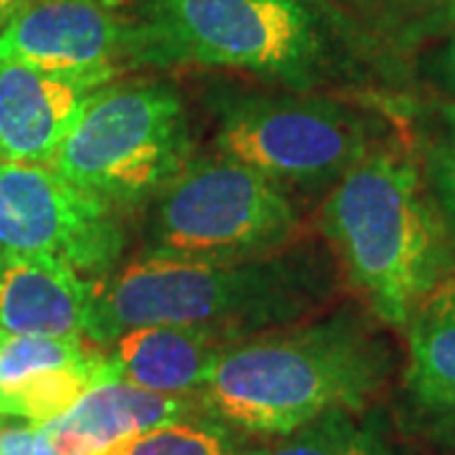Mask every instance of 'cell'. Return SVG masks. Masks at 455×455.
I'll return each mask as SVG.
<instances>
[{
    "mask_svg": "<svg viewBox=\"0 0 455 455\" xmlns=\"http://www.w3.org/2000/svg\"><path fill=\"white\" fill-rule=\"evenodd\" d=\"M390 349L352 311L230 341L197 392L205 415L245 435L283 438L334 410H367Z\"/></svg>",
    "mask_w": 455,
    "mask_h": 455,
    "instance_id": "cell-1",
    "label": "cell"
},
{
    "mask_svg": "<svg viewBox=\"0 0 455 455\" xmlns=\"http://www.w3.org/2000/svg\"><path fill=\"white\" fill-rule=\"evenodd\" d=\"M331 268L316 251L286 248L248 260L152 253L99 283L94 344L137 326H196L238 341L299 322L331 296Z\"/></svg>",
    "mask_w": 455,
    "mask_h": 455,
    "instance_id": "cell-2",
    "label": "cell"
},
{
    "mask_svg": "<svg viewBox=\"0 0 455 455\" xmlns=\"http://www.w3.org/2000/svg\"><path fill=\"white\" fill-rule=\"evenodd\" d=\"M322 228L370 311L395 329H405L425 296L455 274L438 200L400 147H372L331 188Z\"/></svg>",
    "mask_w": 455,
    "mask_h": 455,
    "instance_id": "cell-3",
    "label": "cell"
},
{
    "mask_svg": "<svg viewBox=\"0 0 455 455\" xmlns=\"http://www.w3.org/2000/svg\"><path fill=\"white\" fill-rule=\"evenodd\" d=\"M137 64L238 68L293 89L322 79L326 49L307 0H147Z\"/></svg>",
    "mask_w": 455,
    "mask_h": 455,
    "instance_id": "cell-4",
    "label": "cell"
},
{
    "mask_svg": "<svg viewBox=\"0 0 455 455\" xmlns=\"http://www.w3.org/2000/svg\"><path fill=\"white\" fill-rule=\"evenodd\" d=\"M190 160V119L178 89L147 79L92 92L51 167L119 211L152 200Z\"/></svg>",
    "mask_w": 455,
    "mask_h": 455,
    "instance_id": "cell-5",
    "label": "cell"
},
{
    "mask_svg": "<svg viewBox=\"0 0 455 455\" xmlns=\"http://www.w3.org/2000/svg\"><path fill=\"white\" fill-rule=\"evenodd\" d=\"M301 218L276 182L226 155L190 160L155 196L152 253L248 260L291 248Z\"/></svg>",
    "mask_w": 455,
    "mask_h": 455,
    "instance_id": "cell-6",
    "label": "cell"
},
{
    "mask_svg": "<svg viewBox=\"0 0 455 455\" xmlns=\"http://www.w3.org/2000/svg\"><path fill=\"white\" fill-rule=\"evenodd\" d=\"M215 142L278 188H334L374 147L367 122L339 101L266 94L223 99Z\"/></svg>",
    "mask_w": 455,
    "mask_h": 455,
    "instance_id": "cell-7",
    "label": "cell"
},
{
    "mask_svg": "<svg viewBox=\"0 0 455 455\" xmlns=\"http://www.w3.org/2000/svg\"><path fill=\"white\" fill-rule=\"evenodd\" d=\"M124 241L116 208L51 164L0 163V263L51 259L84 276H107Z\"/></svg>",
    "mask_w": 455,
    "mask_h": 455,
    "instance_id": "cell-8",
    "label": "cell"
},
{
    "mask_svg": "<svg viewBox=\"0 0 455 455\" xmlns=\"http://www.w3.org/2000/svg\"><path fill=\"white\" fill-rule=\"evenodd\" d=\"M137 23L109 0H26L0 28V64L104 86L137 64Z\"/></svg>",
    "mask_w": 455,
    "mask_h": 455,
    "instance_id": "cell-9",
    "label": "cell"
},
{
    "mask_svg": "<svg viewBox=\"0 0 455 455\" xmlns=\"http://www.w3.org/2000/svg\"><path fill=\"white\" fill-rule=\"evenodd\" d=\"M101 379H114L107 349L89 339L0 331V415L44 425Z\"/></svg>",
    "mask_w": 455,
    "mask_h": 455,
    "instance_id": "cell-10",
    "label": "cell"
},
{
    "mask_svg": "<svg viewBox=\"0 0 455 455\" xmlns=\"http://www.w3.org/2000/svg\"><path fill=\"white\" fill-rule=\"evenodd\" d=\"M403 412L412 433L455 448V274L440 281L405 324Z\"/></svg>",
    "mask_w": 455,
    "mask_h": 455,
    "instance_id": "cell-11",
    "label": "cell"
},
{
    "mask_svg": "<svg viewBox=\"0 0 455 455\" xmlns=\"http://www.w3.org/2000/svg\"><path fill=\"white\" fill-rule=\"evenodd\" d=\"M99 281L51 259L0 263V329L94 341Z\"/></svg>",
    "mask_w": 455,
    "mask_h": 455,
    "instance_id": "cell-12",
    "label": "cell"
},
{
    "mask_svg": "<svg viewBox=\"0 0 455 455\" xmlns=\"http://www.w3.org/2000/svg\"><path fill=\"white\" fill-rule=\"evenodd\" d=\"M94 86L23 64H0V163L51 164Z\"/></svg>",
    "mask_w": 455,
    "mask_h": 455,
    "instance_id": "cell-13",
    "label": "cell"
},
{
    "mask_svg": "<svg viewBox=\"0 0 455 455\" xmlns=\"http://www.w3.org/2000/svg\"><path fill=\"white\" fill-rule=\"evenodd\" d=\"M196 410L200 405L193 397L142 390L124 379H101L41 427L56 455H109L124 443L188 418Z\"/></svg>",
    "mask_w": 455,
    "mask_h": 455,
    "instance_id": "cell-14",
    "label": "cell"
},
{
    "mask_svg": "<svg viewBox=\"0 0 455 455\" xmlns=\"http://www.w3.org/2000/svg\"><path fill=\"white\" fill-rule=\"evenodd\" d=\"M230 341L196 326H137L109 341L114 379L142 390L190 397L203 390Z\"/></svg>",
    "mask_w": 455,
    "mask_h": 455,
    "instance_id": "cell-15",
    "label": "cell"
},
{
    "mask_svg": "<svg viewBox=\"0 0 455 455\" xmlns=\"http://www.w3.org/2000/svg\"><path fill=\"white\" fill-rule=\"evenodd\" d=\"M367 46L407 53L455 28V0H326Z\"/></svg>",
    "mask_w": 455,
    "mask_h": 455,
    "instance_id": "cell-16",
    "label": "cell"
},
{
    "mask_svg": "<svg viewBox=\"0 0 455 455\" xmlns=\"http://www.w3.org/2000/svg\"><path fill=\"white\" fill-rule=\"evenodd\" d=\"M364 412V410H362ZM334 410L283 435L268 455H407L374 418Z\"/></svg>",
    "mask_w": 455,
    "mask_h": 455,
    "instance_id": "cell-17",
    "label": "cell"
},
{
    "mask_svg": "<svg viewBox=\"0 0 455 455\" xmlns=\"http://www.w3.org/2000/svg\"><path fill=\"white\" fill-rule=\"evenodd\" d=\"M109 455H268L248 435L212 415H188L124 443Z\"/></svg>",
    "mask_w": 455,
    "mask_h": 455,
    "instance_id": "cell-18",
    "label": "cell"
},
{
    "mask_svg": "<svg viewBox=\"0 0 455 455\" xmlns=\"http://www.w3.org/2000/svg\"><path fill=\"white\" fill-rule=\"evenodd\" d=\"M425 178L438 200L455 248V127L440 132L425 149Z\"/></svg>",
    "mask_w": 455,
    "mask_h": 455,
    "instance_id": "cell-19",
    "label": "cell"
},
{
    "mask_svg": "<svg viewBox=\"0 0 455 455\" xmlns=\"http://www.w3.org/2000/svg\"><path fill=\"white\" fill-rule=\"evenodd\" d=\"M0 455H56L41 425L11 423L0 433Z\"/></svg>",
    "mask_w": 455,
    "mask_h": 455,
    "instance_id": "cell-20",
    "label": "cell"
},
{
    "mask_svg": "<svg viewBox=\"0 0 455 455\" xmlns=\"http://www.w3.org/2000/svg\"><path fill=\"white\" fill-rule=\"evenodd\" d=\"M26 0H0V28L16 16V11L23 5Z\"/></svg>",
    "mask_w": 455,
    "mask_h": 455,
    "instance_id": "cell-21",
    "label": "cell"
},
{
    "mask_svg": "<svg viewBox=\"0 0 455 455\" xmlns=\"http://www.w3.org/2000/svg\"><path fill=\"white\" fill-rule=\"evenodd\" d=\"M445 76H448V82H451L455 92V38L453 44L448 46V53H445Z\"/></svg>",
    "mask_w": 455,
    "mask_h": 455,
    "instance_id": "cell-22",
    "label": "cell"
},
{
    "mask_svg": "<svg viewBox=\"0 0 455 455\" xmlns=\"http://www.w3.org/2000/svg\"><path fill=\"white\" fill-rule=\"evenodd\" d=\"M11 423H13L11 418H3V415H0V433H3V430H5V427H8Z\"/></svg>",
    "mask_w": 455,
    "mask_h": 455,
    "instance_id": "cell-23",
    "label": "cell"
},
{
    "mask_svg": "<svg viewBox=\"0 0 455 455\" xmlns=\"http://www.w3.org/2000/svg\"><path fill=\"white\" fill-rule=\"evenodd\" d=\"M0 331H3V329H0Z\"/></svg>",
    "mask_w": 455,
    "mask_h": 455,
    "instance_id": "cell-24",
    "label": "cell"
}]
</instances>
